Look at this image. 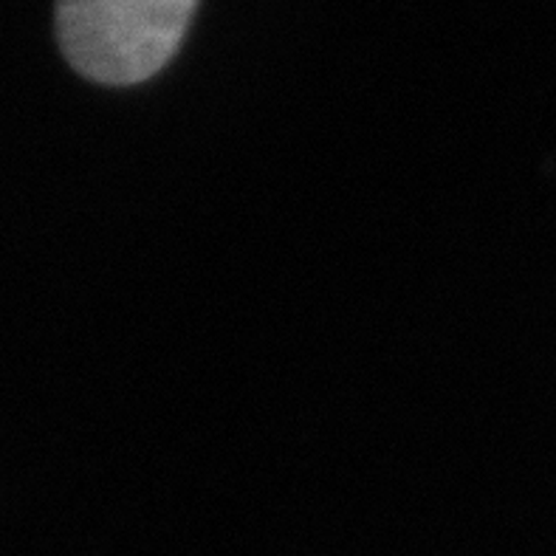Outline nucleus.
Returning a JSON list of instances; mask_svg holds the SVG:
<instances>
[{
  "label": "nucleus",
  "instance_id": "obj_1",
  "mask_svg": "<svg viewBox=\"0 0 556 556\" xmlns=\"http://www.w3.org/2000/svg\"><path fill=\"white\" fill-rule=\"evenodd\" d=\"M198 0H56L65 60L102 85H136L169 63Z\"/></svg>",
  "mask_w": 556,
  "mask_h": 556
}]
</instances>
